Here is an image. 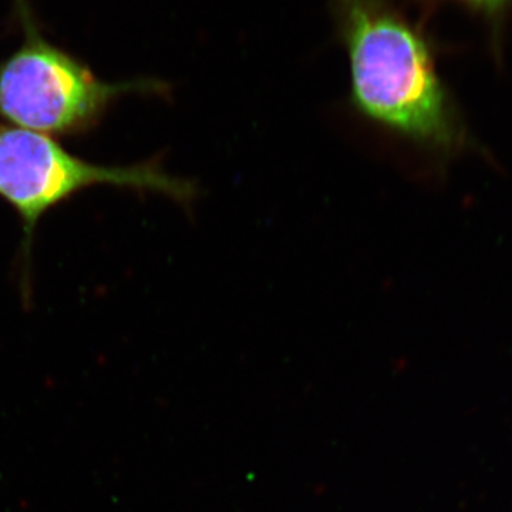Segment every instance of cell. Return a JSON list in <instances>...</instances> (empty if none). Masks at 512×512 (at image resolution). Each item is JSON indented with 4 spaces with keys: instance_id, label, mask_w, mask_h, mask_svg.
<instances>
[{
    "instance_id": "6da1fadb",
    "label": "cell",
    "mask_w": 512,
    "mask_h": 512,
    "mask_svg": "<svg viewBox=\"0 0 512 512\" xmlns=\"http://www.w3.org/2000/svg\"><path fill=\"white\" fill-rule=\"evenodd\" d=\"M357 117L423 146L451 138L447 94L426 37L389 0H330Z\"/></svg>"
},
{
    "instance_id": "7a4b0ae2",
    "label": "cell",
    "mask_w": 512,
    "mask_h": 512,
    "mask_svg": "<svg viewBox=\"0 0 512 512\" xmlns=\"http://www.w3.org/2000/svg\"><path fill=\"white\" fill-rule=\"evenodd\" d=\"M23 40L0 62V119L45 136L73 137L99 126L128 94H164L157 79L107 83L40 32L28 0H16Z\"/></svg>"
},
{
    "instance_id": "3957f363",
    "label": "cell",
    "mask_w": 512,
    "mask_h": 512,
    "mask_svg": "<svg viewBox=\"0 0 512 512\" xmlns=\"http://www.w3.org/2000/svg\"><path fill=\"white\" fill-rule=\"evenodd\" d=\"M97 185L158 192L184 204L197 195L195 184L165 173L157 161L126 167L94 164L69 153L45 134L0 124V198L22 221L25 279L40 220L74 195Z\"/></svg>"
},
{
    "instance_id": "277c9868",
    "label": "cell",
    "mask_w": 512,
    "mask_h": 512,
    "mask_svg": "<svg viewBox=\"0 0 512 512\" xmlns=\"http://www.w3.org/2000/svg\"><path fill=\"white\" fill-rule=\"evenodd\" d=\"M464 2L470 3V5L476 6V8L487 13L501 12V10L512 5V0H464Z\"/></svg>"
}]
</instances>
